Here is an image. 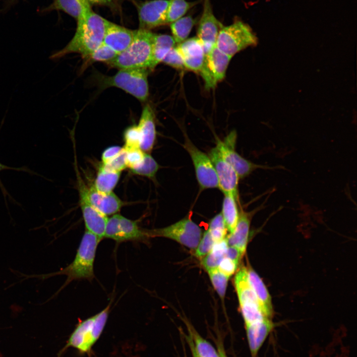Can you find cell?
Listing matches in <instances>:
<instances>
[{"label": "cell", "instance_id": "cb8c5ba5", "mask_svg": "<svg viewBox=\"0 0 357 357\" xmlns=\"http://www.w3.org/2000/svg\"><path fill=\"white\" fill-rule=\"evenodd\" d=\"M91 8L86 0H55L47 9L63 11L77 20Z\"/></svg>", "mask_w": 357, "mask_h": 357}, {"label": "cell", "instance_id": "bcb514c9", "mask_svg": "<svg viewBox=\"0 0 357 357\" xmlns=\"http://www.w3.org/2000/svg\"><path fill=\"white\" fill-rule=\"evenodd\" d=\"M216 345L219 357H228L226 354L222 342L218 340L216 341Z\"/></svg>", "mask_w": 357, "mask_h": 357}, {"label": "cell", "instance_id": "60d3db41", "mask_svg": "<svg viewBox=\"0 0 357 357\" xmlns=\"http://www.w3.org/2000/svg\"><path fill=\"white\" fill-rule=\"evenodd\" d=\"M5 170H13L16 171H22L28 173L31 175H35L37 176H40L38 174L36 173V172L32 171L30 169H29L27 167H21L20 168H15V167H11L6 165H5L4 164H2L0 162V172L2 171ZM0 190L2 193V194L4 198L5 203L6 204V206H7V201H6V196H8L11 200H13V198L12 197L9 195L8 191L5 188L4 185L3 184L0 178Z\"/></svg>", "mask_w": 357, "mask_h": 357}, {"label": "cell", "instance_id": "83f0119b", "mask_svg": "<svg viewBox=\"0 0 357 357\" xmlns=\"http://www.w3.org/2000/svg\"><path fill=\"white\" fill-rule=\"evenodd\" d=\"M120 174L121 172L107 170L101 165L99 168L93 186L100 192L110 193L117 184Z\"/></svg>", "mask_w": 357, "mask_h": 357}, {"label": "cell", "instance_id": "ab89813d", "mask_svg": "<svg viewBox=\"0 0 357 357\" xmlns=\"http://www.w3.org/2000/svg\"><path fill=\"white\" fill-rule=\"evenodd\" d=\"M125 150L127 167L130 169L138 166L143 160L145 152L140 148Z\"/></svg>", "mask_w": 357, "mask_h": 357}, {"label": "cell", "instance_id": "6da1fadb", "mask_svg": "<svg viewBox=\"0 0 357 357\" xmlns=\"http://www.w3.org/2000/svg\"><path fill=\"white\" fill-rule=\"evenodd\" d=\"M107 20L92 8L87 10L77 20L76 31L70 41L50 59L58 60L70 53H78L86 59L103 43Z\"/></svg>", "mask_w": 357, "mask_h": 357}, {"label": "cell", "instance_id": "4fadbf2b", "mask_svg": "<svg viewBox=\"0 0 357 357\" xmlns=\"http://www.w3.org/2000/svg\"><path fill=\"white\" fill-rule=\"evenodd\" d=\"M217 175L218 188L224 193L232 194L238 199L239 178L232 166L222 157L216 146L208 153Z\"/></svg>", "mask_w": 357, "mask_h": 357}, {"label": "cell", "instance_id": "9a60e30c", "mask_svg": "<svg viewBox=\"0 0 357 357\" xmlns=\"http://www.w3.org/2000/svg\"><path fill=\"white\" fill-rule=\"evenodd\" d=\"M169 0H150L137 4L139 28L147 30L166 24Z\"/></svg>", "mask_w": 357, "mask_h": 357}, {"label": "cell", "instance_id": "7402d4cb", "mask_svg": "<svg viewBox=\"0 0 357 357\" xmlns=\"http://www.w3.org/2000/svg\"><path fill=\"white\" fill-rule=\"evenodd\" d=\"M249 283L256 296L260 308L264 315L271 319L273 310L271 297L263 281L250 267L247 268Z\"/></svg>", "mask_w": 357, "mask_h": 357}, {"label": "cell", "instance_id": "1f68e13d", "mask_svg": "<svg viewBox=\"0 0 357 357\" xmlns=\"http://www.w3.org/2000/svg\"><path fill=\"white\" fill-rule=\"evenodd\" d=\"M159 168V166L154 158L149 153L145 152L142 162L130 170L134 174L153 179Z\"/></svg>", "mask_w": 357, "mask_h": 357}, {"label": "cell", "instance_id": "f6af8a7d", "mask_svg": "<svg viewBox=\"0 0 357 357\" xmlns=\"http://www.w3.org/2000/svg\"><path fill=\"white\" fill-rule=\"evenodd\" d=\"M89 3L91 4H97L112 6L113 4L112 0H86Z\"/></svg>", "mask_w": 357, "mask_h": 357}, {"label": "cell", "instance_id": "ba28073f", "mask_svg": "<svg viewBox=\"0 0 357 357\" xmlns=\"http://www.w3.org/2000/svg\"><path fill=\"white\" fill-rule=\"evenodd\" d=\"M182 147L191 158L200 189L203 190L218 188L217 175L208 155L198 148L186 137Z\"/></svg>", "mask_w": 357, "mask_h": 357}, {"label": "cell", "instance_id": "7c38bea8", "mask_svg": "<svg viewBox=\"0 0 357 357\" xmlns=\"http://www.w3.org/2000/svg\"><path fill=\"white\" fill-rule=\"evenodd\" d=\"M79 195V204L86 230L100 239L104 238L108 218L97 210L90 203L88 196V188L77 174Z\"/></svg>", "mask_w": 357, "mask_h": 357}, {"label": "cell", "instance_id": "44dd1931", "mask_svg": "<svg viewBox=\"0 0 357 357\" xmlns=\"http://www.w3.org/2000/svg\"><path fill=\"white\" fill-rule=\"evenodd\" d=\"M250 214L240 209L234 231L226 237L228 246H235L244 254L248 241Z\"/></svg>", "mask_w": 357, "mask_h": 357}, {"label": "cell", "instance_id": "d6986e66", "mask_svg": "<svg viewBox=\"0 0 357 357\" xmlns=\"http://www.w3.org/2000/svg\"><path fill=\"white\" fill-rule=\"evenodd\" d=\"M271 319H264L245 325L246 336L251 357L257 353L274 328Z\"/></svg>", "mask_w": 357, "mask_h": 357}, {"label": "cell", "instance_id": "30bf717a", "mask_svg": "<svg viewBox=\"0 0 357 357\" xmlns=\"http://www.w3.org/2000/svg\"><path fill=\"white\" fill-rule=\"evenodd\" d=\"M104 238L117 242L144 241L148 238L145 230L140 229L136 222L116 214L108 218Z\"/></svg>", "mask_w": 357, "mask_h": 357}, {"label": "cell", "instance_id": "b9f144b4", "mask_svg": "<svg viewBox=\"0 0 357 357\" xmlns=\"http://www.w3.org/2000/svg\"><path fill=\"white\" fill-rule=\"evenodd\" d=\"M238 263L225 257L220 262L218 269L224 274L230 277L234 274L238 267Z\"/></svg>", "mask_w": 357, "mask_h": 357}, {"label": "cell", "instance_id": "7bdbcfd3", "mask_svg": "<svg viewBox=\"0 0 357 357\" xmlns=\"http://www.w3.org/2000/svg\"><path fill=\"white\" fill-rule=\"evenodd\" d=\"M123 148L119 146H113L106 148L102 153V164H105L118 156Z\"/></svg>", "mask_w": 357, "mask_h": 357}, {"label": "cell", "instance_id": "4dcf8cb0", "mask_svg": "<svg viewBox=\"0 0 357 357\" xmlns=\"http://www.w3.org/2000/svg\"><path fill=\"white\" fill-rule=\"evenodd\" d=\"M195 4V2H190L186 0H169L166 24H170L184 16Z\"/></svg>", "mask_w": 357, "mask_h": 357}, {"label": "cell", "instance_id": "ac0fdd59", "mask_svg": "<svg viewBox=\"0 0 357 357\" xmlns=\"http://www.w3.org/2000/svg\"><path fill=\"white\" fill-rule=\"evenodd\" d=\"M137 126L141 137L140 148L149 153L154 147L156 138L155 114L149 105L144 107Z\"/></svg>", "mask_w": 357, "mask_h": 357}, {"label": "cell", "instance_id": "277c9868", "mask_svg": "<svg viewBox=\"0 0 357 357\" xmlns=\"http://www.w3.org/2000/svg\"><path fill=\"white\" fill-rule=\"evenodd\" d=\"M148 70L145 68L121 69L113 76L99 75L98 81L104 89L115 87L123 90L141 102L149 96Z\"/></svg>", "mask_w": 357, "mask_h": 357}, {"label": "cell", "instance_id": "8d00e7d4", "mask_svg": "<svg viewBox=\"0 0 357 357\" xmlns=\"http://www.w3.org/2000/svg\"><path fill=\"white\" fill-rule=\"evenodd\" d=\"M202 235L198 244L195 249V255L198 258L204 257L206 255L211 251L215 243V241L208 230Z\"/></svg>", "mask_w": 357, "mask_h": 357}, {"label": "cell", "instance_id": "7dc6e473", "mask_svg": "<svg viewBox=\"0 0 357 357\" xmlns=\"http://www.w3.org/2000/svg\"><path fill=\"white\" fill-rule=\"evenodd\" d=\"M187 342H188V345H189V347H190V349H191V353H192V357H197V356L196 355L195 353V352H194V350H193V348H192V346L191 343H190V342H189L188 340H187Z\"/></svg>", "mask_w": 357, "mask_h": 357}, {"label": "cell", "instance_id": "8992f818", "mask_svg": "<svg viewBox=\"0 0 357 357\" xmlns=\"http://www.w3.org/2000/svg\"><path fill=\"white\" fill-rule=\"evenodd\" d=\"M257 43L258 38L250 26L238 18L230 25H222L216 46L232 58L248 47L255 46Z\"/></svg>", "mask_w": 357, "mask_h": 357}, {"label": "cell", "instance_id": "7a4b0ae2", "mask_svg": "<svg viewBox=\"0 0 357 357\" xmlns=\"http://www.w3.org/2000/svg\"><path fill=\"white\" fill-rule=\"evenodd\" d=\"M154 35L151 30H135L134 38L128 47L107 63L119 69L145 68L151 70Z\"/></svg>", "mask_w": 357, "mask_h": 357}, {"label": "cell", "instance_id": "484cf974", "mask_svg": "<svg viewBox=\"0 0 357 357\" xmlns=\"http://www.w3.org/2000/svg\"><path fill=\"white\" fill-rule=\"evenodd\" d=\"M189 336L186 339L191 343L197 357H219L217 351L213 346L195 330L189 323H186Z\"/></svg>", "mask_w": 357, "mask_h": 357}, {"label": "cell", "instance_id": "603a6c76", "mask_svg": "<svg viewBox=\"0 0 357 357\" xmlns=\"http://www.w3.org/2000/svg\"><path fill=\"white\" fill-rule=\"evenodd\" d=\"M234 283L240 306L256 305L260 308L256 296L249 281L247 268L242 267L237 272Z\"/></svg>", "mask_w": 357, "mask_h": 357}, {"label": "cell", "instance_id": "52a82bcc", "mask_svg": "<svg viewBox=\"0 0 357 357\" xmlns=\"http://www.w3.org/2000/svg\"><path fill=\"white\" fill-rule=\"evenodd\" d=\"M191 213L169 226L145 230L148 238L163 237L175 240L190 249H195L202 236L201 229L191 218Z\"/></svg>", "mask_w": 357, "mask_h": 357}, {"label": "cell", "instance_id": "e0dca14e", "mask_svg": "<svg viewBox=\"0 0 357 357\" xmlns=\"http://www.w3.org/2000/svg\"><path fill=\"white\" fill-rule=\"evenodd\" d=\"M132 30L107 20L103 43L118 54L125 50L134 38Z\"/></svg>", "mask_w": 357, "mask_h": 357}, {"label": "cell", "instance_id": "2e32d148", "mask_svg": "<svg viewBox=\"0 0 357 357\" xmlns=\"http://www.w3.org/2000/svg\"><path fill=\"white\" fill-rule=\"evenodd\" d=\"M177 47L182 58L185 69L199 73L204 63L205 53L198 38L196 36L187 38L177 44Z\"/></svg>", "mask_w": 357, "mask_h": 357}, {"label": "cell", "instance_id": "f546056e", "mask_svg": "<svg viewBox=\"0 0 357 357\" xmlns=\"http://www.w3.org/2000/svg\"><path fill=\"white\" fill-rule=\"evenodd\" d=\"M228 247L226 238L215 242L211 251L202 260V264L207 271L218 268L226 256Z\"/></svg>", "mask_w": 357, "mask_h": 357}, {"label": "cell", "instance_id": "3957f363", "mask_svg": "<svg viewBox=\"0 0 357 357\" xmlns=\"http://www.w3.org/2000/svg\"><path fill=\"white\" fill-rule=\"evenodd\" d=\"M111 304L96 315L80 321L71 333L57 357H61L68 348L76 349L80 354L90 355L93 346L100 337L106 324Z\"/></svg>", "mask_w": 357, "mask_h": 357}, {"label": "cell", "instance_id": "9c48e42d", "mask_svg": "<svg viewBox=\"0 0 357 357\" xmlns=\"http://www.w3.org/2000/svg\"><path fill=\"white\" fill-rule=\"evenodd\" d=\"M237 138V132L233 130L223 140L217 139L216 146L224 159L234 169L239 179L247 177L257 169L273 168L254 163L239 154L235 149Z\"/></svg>", "mask_w": 357, "mask_h": 357}, {"label": "cell", "instance_id": "5b68a950", "mask_svg": "<svg viewBox=\"0 0 357 357\" xmlns=\"http://www.w3.org/2000/svg\"><path fill=\"white\" fill-rule=\"evenodd\" d=\"M101 239L86 230L73 261L59 272L67 276L66 284L74 280H91L94 277V262L97 246Z\"/></svg>", "mask_w": 357, "mask_h": 357}, {"label": "cell", "instance_id": "e575fe53", "mask_svg": "<svg viewBox=\"0 0 357 357\" xmlns=\"http://www.w3.org/2000/svg\"><path fill=\"white\" fill-rule=\"evenodd\" d=\"M211 283L219 296L224 298L229 277L222 273L218 268L207 271Z\"/></svg>", "mask_w": 357, "mask_h": 357}, {"label": "cell", "instance_id": "ffe728a7", "mask_svg": "<svg viewBox=\"0 0 357 357\" xmlns=\"http://www.w3.org/2000/svg\"><path fill=\"white\" fill-rule=\"evenodd\" d=\"M88 196L91 204L105 216L117 213L123 202L113 191L104 193L97 191L92 185L88 189Z\"/></svg>", "mask_w": 357, "mask_h": 357}, {"label": "cell", "instance_id": "8fae6325", "mask_svg": "<svg viewBox=\"0 0 357 357\" xmlns=\"http://www.w3.org/2000/svg\"><path fill=\"white\" fill-rule=\"evenodd\" d=\"M232 58L216 45L205 54L204 63L199 74L204 80L206 89L214 88L225 78Z\"/></svg>", "mask_w": 357, "mask_h": 357}, {"label": "cell", "instance_id": "d6a6232c", "mask_svg": "<svg viewBox=\"0 0 357 357\" xmlns=\"http://www.w3.org/2000/svg\"><path fill=\"white\" fill-rule=\"evenodd\" d=\"M215 242L226 238L227 229L221 213L216 215L209 222L208 229Z\"/></svg>", "mask_w": 357, "mask_h": 357}, {"label": "cell", "instance_id": "d590c367", "mask_svg": "<svg viewBox=\"0 0 357 357\" xmlns=\"http://www.w3.org/2000/svg\"><path fill=\"white\" fill-rule=\"evenodd\" d=\"M125 149L140 148V134L137 125L128 127L124 132Z\"/></svg>", "mask_w": 357, "mask_h": 357}, {"label": "cell", "instance_id": "74e56055", "mask_svg": "<svg viewBox=\"0 0 357 357\" xmlns=\"http://www.w3.org/2000/svg\"><path fill=\"white\" fill-rule=\"evenodd\" d=\"M162 62L178 70L185 69L182 58L177 45L167 54Z\"/></svg>", "mask_w": 357, "mask_h": 357}, {"label": "cell", "instance_id": "836d02e7", "mask_svg": "<svg viewBox=\"0 0 357 357\" xmlns=\"http://www.w3.org/2000/svg\"><path fill=\"white\" fill-rule=\"evenodd\" d=\"M118 54L103 43L84 60L85 64L95 61H104L105 63L114 59Z\"/></svg>", "mask_w": 357, "mask_h": 357}, {"label": "cell", "instance_id": "f35d334b", "mask_svg": "<svg viewBox=\"0 0 357 357\" xmlns=\"http://www.w3.org/2000/svg\"><path fill=\"white\" fill-rule=\"evenodd\" d=\"M101 166L105 169L110 171L121 172L127 168L126 152L124 148H123L122 151L113 159L107 164H102Z\"/></svg>", "mask_w": 357, "mask_h": 357}, {"label": "cell", "instance_id": "c3c4849f", "mask_svg": "<svg viewBox=\"0 0 357 357\" xmlns=\"http://www.w3.org/2000/svg\"><path fill=\"white\" fill-rule=\"evenodd\" d=\"M128 0L131 1V2H133L134 3H135L136 5V4H137L135 0Z\"/></svg>", "mask_w": 357, "mask_h": 357}, {"label": "cell", "instance_id": "4316f807", "mask_svg": "<svg viewBox=\"0 0 357 357\" xmlns=\"http://www.w3.org/2000/svg\"><path fill=\"white\" fill-rule=\"evenodd\" d=\"M177 45L172 35L155 33L151 70L162 62L167 54Z\"/></svg>", "mask_w": 357, "mask_h": 357}, {"label": "cell", "instance_id": "d4e9b609", "mask_svg": "<svg viewBox=\"0 0 357 357\" xmlns=\"http://www.w3.org/2000/svg\"><path fill=\"white\" fill-rule=\"evenodd\" d=\"M238 201V199L232 194H224L221 213L230 234L234 231L239 218Z\"/></svg>", "mask_w": 357, "mask_h": 357}, {"label": "cell", "instance_id": "f1b7e54d", "mask_svg": "<svg viewBox=\"0 0 357 357\" xmlns=\"http://www.w3.org/2000/svg\"><path fill=\"white\" fill-rule=\"evenodd\" d=\"M196 20L191 16H184L171 23L170 29L177 44L188 38Z\"/></svg>", "mask_w": 357, "mask_h": 357}, {"label": "cell", "instance_id": "5bb4252c", "mask_svg": "<svg viewBox=\"0 0 357 357\" xmlns=\"http://www.w3.org/2000/svg\"><path fill=\"white\" fill-rule=\"evenodd\" d=\"M222 25L213 13L210 0H203V10L198 21L196 37L202 43L205 54L216 45Z\"/></svg>", "mask_w": 357, "mask_h": 357}, {"label": "cell", "instance_id": "ee69618b", "mask_svg": "<svg viewBox=\"0 0 357 357\" xmlns=\"http://www.w3.org/2000/svg\"><path fill=\"white\" fill-rule=\"evenodd\" d=\"M243 254L237 247L228 246L225 257L238 264Z\"/></svg>", "mask_w": 357, "mask_h": 357}]
</instances>
